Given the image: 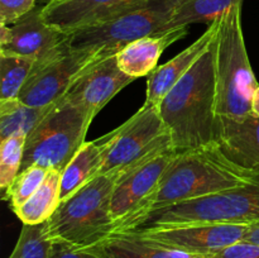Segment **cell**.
Masks as SVG:
<instances>
[{
  "label": "cell",
  "mask_w": 259,
  "mask_h": 258,
  "mask_svg": "<svg viewBox=\"0 0 259 258\" xmlns=\"http://www.w3.org/2000/svg\"><path fill=\"white\" fill-rule=\"evenodd\" d=\"M158 110L176 152L214 144L217 78L212 43L191 70L164 96Z\"/></svg>",
  "instance_id": "6da1fadb"
},
{
  "label": "cell",
  "mask_w": 259,
  "mask_h": 258,
  "mask_svg": "<svg viewBox=\"0 0 259 258\" xmlns=\"http://www.w3.org/2000/svg\"><path fill=\"white\" fill-rule=\"evenodd\" d=\"M255 176L258 175L230 163L215 144L177 152L164 172L146 214L242 186Z\"/></svg>",
  "instance_id": "7a4b0ae2"
},
{
  "label": "cell",
  "mask_w": 259,
  "mask_h": 258,
  "mask_svg": "<svg viewBox=\"0 0 259 258\" xmlns=\"http://www.w3.org/2000/svg\"><path fill=\"white\" fill-rule=\"evenodd\" d=\"M217 78V119H239L250 114V101L258 88L242 27V5L220 15L212 40Z\"/></svg>",
  "instance_id": "3957f363"
},
{
  "label": "cell",
  "mask_w": 259,
  "mask_h": 258,
  "mask_svg": "<svg viewBox=\"0 0 259 258\" xmlns=\"http://www.w3.org/2000/svg\"><path fill=\"white\" fill-rule=\"evenodd\" d=\"M118 177V172L99 175L61 201L55 214L46 222L51 240L83 249L113 235L116 225L111 215V197Z\"/></svg>",
  "instance_id": "277c9868"
},
{
  "label": "cell",
  "mask_w": 259,
  "mask_h": 258,
  "mask_svg": "<svg viewBox=\"0 0 259 258\" xmlns=\"http://www.w3.org/2000/svg\"><path fill=\"white\" fill-rule=\"evenodd\" d=\"M258 222L259 175L242 186L148 212L123 232L195 224L249 225Z\"/></svg>",
  "instance_id": "5b68a950"
},
{
  "label": "cell",
  "mask_w": 259,
  "mask_h": 258,
  "mask_svg": "<svg viewBox=\"0 0 259 258\" xmlns=\"http://www.w3.org/2000/svg\"><path fill=\"white\" fill-rule=\"evenodd\" d=\"M94 119L62 98L53 104L39 125L27 137L22 169L38 164L62 172L86 142Z\"/></svg>",
  "instance_id": "8992f818"
},
{
  "label": "cell",
  "mask_w": 259,
  "mask_h": 258,
  "mask_svg": "<svg viewBox=\"0 0 259 258\" xmlns=\"http://www.w3.org/2000/svg\"><path fill=\"white\" fill-rule=\"evenodd\" d=\"M95 141L103 154L101 174H121L174 147L158 106L144 104L125 123Z\"/></svg>",
  "instance_id": "52a82bcc"
},
{
  "label": "cell",
  "mask_w": 259,
  "mask_h": 258,
  "mask_svg": "<svg viewBox=\"0 0 259 258\" xmlns=\"http://www.w3.org/2000/svg\"><path fill=\"white\" fill-rule=\"evenodd\" d=\"M184 0H148L109 22L71 33L68 42L78 50L100 51L116 55L129 43L148 35L166 32L167 25Z\"/></svg>",
  "instance_id": "ba28073f"
},
{
  "label": "cell",
  "mask_w": 259,
  "mask_h": 258,
  "mask_svg": "<svg viewBox=\"0 0 259 258\" xmlns=\"http://www.w3.org/2000/svg\"><path fill=\"white\" fill-rule=\"evenodd\" d=\"M103 57L106 56L100 51L73 48L67 40L50 56L35 61L19 100L33 108L52 106L86 67Z\"/></svg>",
  "instance_id": "9c48e42d"
},
{
  "label": "cell",
  "mask_w": 259,
  "mask_h": 258,
  "mask_svg": "<svg viewBox=\"0 0 259 258\" xmlns=\"http://www.w3.org/2000/svg\"><path fill=\"white\" fill-rule=\"evenodd\" d=\"M176 154V149L169 147L133 168L119 174L111 197V215L116 225L115 233L126 229L148 211L159 182Z\"/></svg>",
  "instance_id": "30bf717a"
},
{
  "label": "cell",
  "mask_w": 259,
  "mask_h": 258,
  "mask_svg": "<svg viewBox=\"0 0 259 258\" xmlns=\"http://www.w3.org/2000/svg\"><path fill=\"white\" fill-rule=\"evenodd\" d=\"M247 224H195L132 232L172 249L204 257L244 239Z\"/></svg>",
  "instance_id": "8fae6325"
},
{
  "label": "cell",
  "mask_w": 259,
  "mask_h": 258,
  "mask_svg": "<svg viewBox=\"0 0 259 258\" xmlns=\"http://www.w3.org/2000/svg\"><path fill=\"white\" fill-rule=\"evenodd\" d=\"M133 81L136 78L119 67L116 55L106 56L86 67L63 98L83 109L94 119L116 94Z\"/></svg>",
  "instance_id": "7c38bea8"
},
{
  "label": "cell",
  "mask_w": 259,
  "mask_h": 258,
  "mask_svg": "<svg viewBox=\"0 0 259 258\" xmlns=\"http://www.w3.org/2000/svg\"><path fill=\"white\" fill-rule=\"evenodd\" d=\"M148 0H58L43 5L46 23L71 34L109 22L146 4Z\"/></svg>",
  "instance_id": "4fadbf2b"
},
{
  "label": "cell",
  "mask_w": 259,
  "mask_h": 258,
  "mask_svg": "<svg viewBox=\"0 0 259 258\" xmlns=\"http://www.w3.org/2000/svg\"><path fill=\"white\" fill-rule=\"evenodd\" d=\"M43 7H35L29 14L10 25V40L0 47V53L17 55L35 62L57 51L70 34L46 23Z\"/></svg>",
  "instance_id": "5bb4252c"
},
{
  "label": "cell",
  "mask_w": 259,
  "mask_h": 258,
  "mask_svg": "<svg viewBox=\"0 0 259 258\" xmlns=\"http://www.w3.org/2000/svg\"><path fill=\"white\" fill-rule=\"evenodd\" d=\"M214 144L239 168L259 175V118L252 113L239 119H217Z\"/></svg>",
  "instance_id": "9a60e30c"
},
{
  "label": "cell",
  "mask_w": 259,
  "mask_h": 258,
  "mask_svg": "<svg viewBox=\"0 0 259 258\" xmlns=\"http://www.w3.org/2000/svg\"><path fill=\"white\" fill-rule=\"evenodd\" d=\"M220 17L210 23L207 29L195 40L192 45L185 48L182 52L175 56L172 60L158 66L147 77V93L144 105L158 106L164 96L176 86V83L191 70L192 66L200 60L202 55L211 46L212 39L219 28Z\"/></svg>",
  "instance_id": "2e32d148"
},
{
  "label": "cell",
  "mask_w": 259,
  "mask_h": 258,
  "mask_svg": "<svg viewBox=\"0 0 259 258\" xmlns=\"http://www.w3.org/2000/svg\"><path fill=\"white\" fill-rule=\"evenodd\" d=\"M187 32L189 27H179L129 43L116 53L119 67L136 80L148 77L158 67V61L166 48L184 38Z\"/></svg>",
  "instance_id": "e0dca14e"
},
{
  "label": "cell",
  "mask_w": 259,
  "mask_h": 258,
  "mask_svg": "<svg viewBox=\"0 0 259 258\" xmlns=\"http://www.w3.org/2000/svg\"><path fill=\"white\" fill-rule=\"evenodd\" d=\"M90 249L101 258H201L158 244L132 232L114 233Z\"/></svg>",
  "instance_id": "ac0fdd59"
},
{
  "label": "cell",
  "mask_w": 259,
  "mask_h": 258,
  "mask_svg": "<svg viewBox=\"0 0 259 258\" xmlns=\"http://www.w3.org/2000/svg\"><path fill=\"white\" fill-rule=\"evenodd\" d=\"M103 154L96 141L83 143L61 172V200H66L101 175Z\"/></svg>",
  "instance_id": "d6986e66"
},
{
  "label": "cell",
  "mask_w": 259,
  "mask_h": 258,
  "mask_svg": "<svg viewBox=\"0 0 259 258\" xmlns=\"http://www.w3.org/2000/svg\"><path fill=\"white\" fill-rule=\"evenodd\" d=\"M61 201V171L50 169L42 186L14 212L23 224H43L55 214Z\"/></svg>",
  "instance_id": "ffe728a7"
},
{
  "label": "cell",
  "mask_w": 259,
  "mask_h": 258,
  "mask_svg": "<svg viewBox=\"0 0 259 258\" xmlns=\"http://www.w3.org/2000/svg\"><path fill=\"white\" fill-rule=\"evenodd\" d=\"M52 106L33 108L25 105L19 99L0 100V141L13 136L28 137L39 125Z\"/></svg>",
  "instance_id": "44dd1931"
},
{
  "label": "cell",
  "mask_w": 259,
  "mask_h": 258,
  "mask_svg": "<svg viewBox=\"0 0 259 258\" xmlns=\"http://www.w3.org/2000/svg\"><path fill=\"white\" fill-rule=\"evenodd\" d=\"M243 2L244 0H184L166 30L189 27L195 23L210 24L234 5H243Z\"/></svg>",
  "instance_id": "7402d4cb"
},
{
  "label": "cell",
  "mask_w": 259,
  "mask_h": 258,
  "mask_svg": "<svg viewBox=\"0 0 259 258\" xmlns=\"http://www.w3.org/2000/svg\"><path fill=\"white\" fill-rule=\"evenodd\" d=\"M33 66L30 58L0 53V100L19 99Z\"/></svg>",
  "instance_id": "603a6c76"
},
{
  "label": "cell",
  "mask_w": 259,
  "mask_h": 258,
  "mask_svg": "<svg viewBox=\"0 0 259 258\" xmlns=\"http://www.w3.org/2000/svg\"><path fill=\"white\" fill-rule=\"evenodd\" d=\"M48 171L50 169L45 167L33 164L19 172L14 181L4 190V199L9 202L13 211L19 209L42 186Z\"/></svg>",
  "instance_id": "cb8c5ba5"
},
{
  "label": "cell",
  "mask_w": 259,
  "mask_h": 258,
  "mask_svg": "<svg viewBox=\"0 0 259 258\" xmlns=\"http://www.w3.org/2000/svg\"><path fill=\"white\" fill-rule=\"evenodd\" d=\"M51 245L52 240L48 237L46 223L23 224L17 244L8 258H48Z\"/></svg>",
  "instance_id": "d4e9b609"
},
{
  "label": "cell",
  "mask_w": 259,
  "mask_h": 258,
  "mask_svg": "<svg viewBox=\"0 0 259 258\" xmlns=\"http://www.w3.org/2000/svg\"><path fill=\"white\" fill-rule=\"evenodd\" d=\"M24 136H13L0 141V187L5 190L19 175L24 158Z\"/></svg>",
  "instance_id": "484cf974"
},
{
  "label": "cell",
  "mask_w": 259,
  "mask_h": 258,
  "mask_svg": "<svg viewBox=\"0 0 259 258\" xmlns=\"http://www.w3.org/2000/svg\"><path fill=\"white\" fill-rule=\"evenodd\" d=\"M35 8V0H0V24L13 25Z\"/></svg>",
  "instance_id": "4316f807"
},
{
  "label": "cell",
  "mask_w": 259,
  "mask_h": 258,
  "mask_svg": "<svg viewBox=\"0 0 259 258\" xmlns=\"http://www.w3.org/2000/svg\"><path fill=\"white\" fill-rule=\"evenodd\" d=\"M201 258H259V244L240 240Z\"/></svg>",
  "instance_id": "83f0119b"
},
{
  "label": "cell",
  "mask_w": 259,
  "mask_h": 258,
  "mask_svg": "<svg viewBox=\"0 0 259 258\" xmlns=\"http://www.w3.org/2000/svg\"><path fill=\"white\" fill-rule=\"evenodd\" d=\"M48 258H101L90 248H76L63 242H52Z\"/></svg>",
  "instance_id": "f1b7e54d"
},
{
  "label": "cell",
  "mask_w": 259,
  "mask_h": 258,
  "mask_svg": "<svg viewBox=\"0 0 259 258\" xmlns=\"http://www.w3.org/2000/svg\"><path fill=\"white\" fill-rule=\"evenodd\" d=\"M243 240L259 244V222L248 225V230L247 233H245V237Z\"/></svg>",
  "instance_id": "f546056e"
},
{
  "label": "cell",
  "mask_w": 259,
  "mask_h": 258,
  "mask_svg": "<svg viewBox=\"0 0 259 258\" xmlns=\"http://www.w3.org/2000/svg\"><path fill=\"white\" fill-rule=\"evenodd\" d=\"M250 113L259 118V85L253 94L252 101H250Z\"/></svg>",
  "instance_id": "4dcf8cb0"
},
{
  "label": "cell",
  "mask_w": 259,
  "mask_h": 258,
  "mask_svg": "<svg viewBox=\"0 0 259 258\" xmlns=\"http://www.w3.org/2000/svg\"><path fill=\"white\" fill-rule=\"evenodd\" d=\"M53 2H58V0H46V4H48V3H53Z\"/></svg>",
  "instance_id": "1f68e13d"
}]
</instances>
